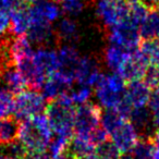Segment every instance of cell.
Instances as JSON below:
<instances>
[{
  "label": "cell",
  "instance_id": "obj_44",
  "mask_svg": "<svg viewBox=\"0 0 159 159\" xmlns=\"http://www.w3.org/2000/svg\"><path fill=\"white\" fill-rule=\"evenodd\" d=\"M155 66V68H156V71H157V74H158V76H159V61H157L156 63L154 64Z\"/></svg>",
  "mask_w": 159,
  "mask_h": 159
},
{
  "label": "cell",
  "instance_id": "obj_29",
  "mask_svg": "<svg viewBox=\"0 0 159 159\" xmlns=\"http://www.w3.org/2000/svg\"><path fill=\"white\" fill-rule=\"evenodd\" d=\"M137 51L150 66L155 64L159 61V40L144 39V42L139 44Z\"/></svg>",
  "mask_w": 159,
  "mask_h": 159
},
{
  "label": "cell",
  "instance_id": "obj_46",
  "mask_svg": "<svg viewBox=\"0 0 159 159\" xmlns=\"http://www.w3.org/2000/svg\"><path fill=\"white\" fill-rule=\"evenodd\" d=\"M2 159H22V158H16V157H11V156H3Z\"/></svg>",
  "mask_w": 159,
  "mask_h": 159
},
{
  "label": "cell",
  "instance_id": "obj_27",
  "mask_svg": "<svg viewBox=\"0 0 159 159\" xmlns=\"http://www.w3.org/2000/svg\"><path fill=\"white\" fill-rule=\"evenodd\" d=\"M150 7H148L142 0H129V16L128 20L137 27L145 20Z\"/></svg>",
  "mask_w": 159,
  "mask_h": 159
},
{
  "label": "cell",
  "instance_id": "obj_36",
  "mask_svg": "<svg viewBox=\"0 0 159 159\" xmlns=\"http://www.w3.org/2000/svg\"><path fill=\"white\" fill-rule=\"evenodd\" d=\"M24 0H0V7L3 8L9 13L20 9L24 6Z\"/></svg>",
  "mask_w": 159,
  "mask_h": 159
},
{
  "label": "cell",
  "instance_id": "obj_37",
  "mask_svg": "<svg viewBox=\"0 0 159 159\" xmlns=\"http://www.w3.org/2000/svg\"><path fill=\"white\" fill-rule=\"evenodd\" d=\"M147 106L150 111L159 107V86L152 89V93H150V97H149V100H148Z\"/></svg>",
  "mask_w": 159,
  "mask_h": 159
},
{
  "label": "cell",
  "instance_id": "obj_12",
  "mask_svg": "<svg viewBox=\"0 0 159 159\" xmlns=\"http://www.w3.org/2000/svg\"><path fill=\"white\" fill-rule=\"evenodd\" d=\"M73 83L74 81L71 77L57 71L47 77L40 89L46 99L53 100L70 91Z\"/></svg>",
  "mask_w": 159,
  "mask_h": 159
},
{
  "label": "cell",
  "instance_id": "obj_17",
  "mask_svg": "<svg viewBox=\"0 0 159 159\" xmlns=\"http://www.w3.org/2000/svg\"><path fill=\"white\" fill-rule=\"evenodd\" d=\"M0 86L5 87L14 95L24 91L26 87L24 79L14 64L10 63L0 69Z\"/></svg>",
  "mask_w": 159,
  "mask_h": 159
},
{
  "label": "cell",
  "instance_id": "obj_24",
  "mask_svg": "<svg viewBox=\"0 0 159 159\" xmlns=\"http://www.w3.org/2000/svg\"><path fill=\"white\" fill-rule=\"evenodd\" d=\"M130 52L132 51H129L117 45L109 44L104 51V62L107 68L110 69L112 72H117Z\"/></svg>",
  "mask_w": 159,
  "mask_h": 159
},
{
  "label": "cell",
  "instance_id": "obj_6",
  "mask_svg": "<svg viewBox=\"0 0 159 159\" xmlns=\"http://www.w3.org/2000/svg\"><path fill=\"white\" fill-rule=\"evenodd\" d=\"M96 16L107 30L110 29L128 19L129 0H99Z\"/></svg>",
  "mask_w": 159,
  "mask_h": 159
},
{
  "label": "cell",
  "instance_id": "obj_31",
  "mask_svg": "<svg viewBox=\"0 0 159 159\" xmlns=\"http://www.w3.org/2000/svg\"><path fill=\"white\" fill-rule=\"evenodd\" d=\"M68 95L70 97V99L72 100V102L77 106L83 105L85 102H89L92 97V89L86 85H80L75 89L71 87L70 91L68 92Z\"/></svg>",
  "mask_w": 159,
  "mask_h": 159
},
{
  "label": "cell",
  "instance_id": "obj_41",
  "mask_svg": "<svg viewBox=\"0 0 159 159\" xmlns=\"http://www.w3.org/2000/svg\"><path fill=\"white\" fill-rule=\"evenodd\" d=\"M152 159H159V145H155Z\"/></svg>",
  "mask_w": 159,
  "mask_h": 159
},
{
  "label": "cell",
  "instance_id": "obj_5",
  "mask_svg": "<svg viewBox=\"0 0 159 159\" xmlns=\"http://www.w3.org/2000/svg\"><path fill=\"white\" fill-rule=\"evenodd\" d=\"M107 38L109 44L117 45L129 51L136 50L141 44L139 27L131 23L128 19L108 29Z\"/></svg>",
  "mask_w": 159,
  "mask_h": 159
},
{
  "label": "cell",
  "instance_id": "obj_11",
  "mask_svg": "<svg viewBox=\"0 0 159 159\" xmlns=\"http://www.w3.org/2000/svg\"><path fill=\"white\" fill-rule=\"evenodd\" d=\"M32 61L36 70L46 79L57 72L59 68L57 51L49 46H40L38 49L34 50Z\"/></svg>",
  "mask_w": 159,
  "mask_h": 159
},
{
  "label": "cell",
  "instance_id": "obj_32",
  "mask_svg": "<svg viewBox=\"0 0 159 159\" xmlns=\"http://www.w3.org/2000/svg\"><path fill=\"white\" fill-rule=\"evenodd\" d=\"M95 149L99 159H120L121 157V152L118 149L117 146L112 142L108 139L99 144Z\"/></svg>",
  "mask_w": 159,
  "mask_h": 159
},
{
  "label": "cell",
  "instance_id": "obj_45",
  "mask_svg": "<svg viewBox=\"0 0 159 159\" xmlns=\"http://www.w3.org/2000/svg\"><path fill=\"white\" fill-rule=\"evenodd\" d=\"M38 0H24V2H26V3H35V2H37Z\"/></svg>",
  "mask_w": 159,
  "mask_h": 159
},
{
  "label": "cell",
  "instance_id": "obj_1",
  "mask_svg": "<svg viewBox=\"0 0 159 159\" xmlns=\"http://www.w3.org/2000/svg\"><path fill=\"white\" fill-rule=\"evenodd\" d=\"M52 130L47 117L43 113L22 120L19 126V142L27 154L45 152L52 139Z\"/></svg>",
  "mask_w": 159,
  "mask_h": 159
},
{
  "label": "cell",
  "instance_id": "obj_23",
  "mask_svg": "<svg viewBox=\"0 0 159 159\" xmlns=\"http://www.w3.org/2000/svg\"><path fill=\"white\" fill-rule=\"evenodd\" d=\"M95 148V145L91 142L89 135L82 134H75L74 136H71L68 146V150L76 159H81L94 152Z\"/></svg>",
  "mask_w": 159,
  "mask_h": 159
},
{
  "label": "cell",
  "instance_id": "obj_16",
  "mask_svg": "<svg viewBox=\"0 0 159 159\" xmlns=\"http://www.w3.org/2000/svg\"><path fill=\"white\" fill-rule=\"evenodd\" d=\"M152 89L145 83L144 80H136L129 82L125 87V97L133 108L147 107Z\"/></svg>",
  "mask_w": 159,
  "mask_h": 159
},
{
  "label": "cell",
  "instance_id": "obj_26",
  "mask_svg": "<svg viewBox=\"0 0 159 159\" xmlns=\"http://www.w3.org/2000/svg\"><path fill=\"white\" fill-rule=\"evenodd\" d=\"M155 143L150 136H139L133 148L130 150V155L133 159H152Z\"/></svg>",
  "mask_w": 159,
  "mask_h": 159
},
{
  "label": "cell",
  "instance_id": "obj_33",
  "mask_svg": "<svg viewBox=\"0 0 159 159\" xmlns=\"http://www.w3.org/2000/svg\"><path fill=\"white\" fill-rule=\"evenodd\" d=\"M71 137H66V136H62V135H56L55 139H51L50 143H49L48 147V154L51 157L58 156L61 152H66L68 149L69 146V142H70Z\"/></svg>",
  "mask_w": 159,
  "mask_h": 159
},
{
  "label": "cell",
  "instance_id": "obj_25",
  "mask_svg": "<svg viewBox=\"0 0 159 159\" xmlns=\"http://www.w3.org/2000/svg\"><path fill=\"white\" fill-rule=\"evenodd\" d=\"M18 119L11 117L0 118V146L7 145L16 141L19 134Z\"/></svg>",
  "mask_w": 159,
  "mask_h": 159
},
{
  "label": "cell",
  "instance_id": "obj_38",
  "mask_svg": "<svg viewBox=\"0 0 159 159\" xmlns=\"http://www.w3.org/2000/svg\"><path fill=\"white\" fill-rule=\"evenodd\" d=\"M152 112V123L154 129L159 128V107L154 110L150 111Z\"/></svg>",
  "mask_w": 159,
  "mask_h": 159
},
{
  "label": "cell",
  "instance_id": "obj_14",
  "mask_svg": "<svg viewBox=\"0 0 159 159\" xmlns=\"http://www.w3.org/2000/svg\"><path fill=\"white\" fill-rule=\"evenodd\" d=\"M31 21L42 20L52 24L55 21L59 20L61 16V8L55 0H38L37 2L32 3L29 7Z\"/></svg>",
  "mask_w": 159,
  "mask_h": 159
},
{
  "label": "cell",
  "instance_id": "obj_35",
  "mask_svg": "<svg viewBox=\"0 0 159 159\" xmlns=\"http://www.w3.org/2000/svg\"><path fill=\"white\" fill-rule=\"evenodd\" d=\"M10 31V13L0 7V38L7 36Z\"/></svg>",
  "mask_w": 159,
  "mask_h": 159
},
{
  "label": "cell",
  "instance_id": "obj_2",
  "mask_svg": "<svg viewBox=\"0 0 159 159\" xmlns=\"http://www.w3.org/2000/svg\"><path fill=\"white\" fill-rule=\"evenodd\" d=\"M46 117L50 128L56 135L71 137L74 132V104L70 99L68 92L46 106Z\"/></svg>",
  "mask_w": 159,
  "mask_h": 159
},
{
  "label": "cell",
  "instance_id": "obj_22",
  "mask_svg": "<svg viewBox=\"0 0 159 159\" xmlns=\"http://www.w3.org/2000/svg\"><path fill=\"white\" fill-rule=\"evenodd\" d=\"M139 35L143 39L159 40V10L150 8L145 20L139 27Z\"/></svg>",
  "mask_w": 159,
  "mask_h": 159
},
{
  "label": "cell",
  "instance_id": "obj_3",
  "mask_svg": "<svg viewBox=\"0 0 159 159\" xmlns=\"http://www.w3.org/2000/svg\"><path fill=\"white\" fill-rule=\"evenodd\" d=\"M94 86L96 98L105 109H116L125 95V81L117 72L102 74Z\"/></svg>",
  "mask_w": 159,
  "mask_h": 159
},
{
  "label": "cell",
  "instance_id": "obj_42",
  "mask_svg": "<svg viewBox=\"0 0 159 159\" xmlns=\"http://www.w3.org/2000/svg\"><path fill=\"white\" fill-rule=\"evenodd\" d=\"M81 159H99V157L97 156L96 152H92V154L87 155V156L83 157V158H81Z\"/></svg>",
  "mask_w": 159,
  "mask_h": 159
},
{
  "label": "cell",
  "instance_id": "obj_4",
  "mask_svg": "<svg viewBox=\"0 0 159 159\" xmlns=\"http://www.w3.org/2000/svg\"><path fill=\"white\" fill-rule=\"evenodd\" d=\"M46 98L36 89L22 91L16 94L14 102V117L18 120H25L30 117L43 113L46 109Z\"/></svg>",
  "mask_w": 159,
  "mask_h": 159
},
{
  "label": "cell",
  "instance_id": "obj_9",
  "mask_svg": "<svg viewBox=\"0 0 159 159\" xmlns=\"http://www.w3.org/2000/svg\"><path fill=\"white\" fill-rule=\"evenodd\" d=\"M111 142L117 146L118 149L123 152H129L139 139V133L135 126L128 119L122 121L110 133Z\"/></svg>",
  "mask_w": 159,
  "mask_h": 159
},
{
  "label": "cell",
  "instance_id": "obj_18",
  "mask_svg": "<svg viewBox=\"0 0 159 159\" xmlns=\"http://www.w3.org/2000/svg\"><path fill=\"white\" fill-rule=\"evenodd\" d=\"M33 52V44L25 35L13 36V38L9 40V56L14 66L23 60L31 58Z\"/></svg>",
  "mask_w": 159,
  "mask_h": 159
},
{
  "label": "cell",
  "instance_id": "obj_40",
  "mask_svg": "<svg viewBox=\"0 0 159 159\" xmlns=\"http://www.w3.org/2000/svg\"><path fill=\"white\" fill-rule=\"evenodd\" d=\"M142 1H144V2H145L146 5H147L148 7H150V8L156 7V6L158 5V2H159V0H142Z\"/></svg>",
  "mask_w": 159,
  "mask_h": 159
},
{
  "label": "cell",
  "instance_id": "obj_21",
  "mask_svg": "<svg viewBox=\"0 0 159 159\" xmlns=\"http://www.w3.org/2000/svg\"><path fill=\"white\" fill-rule=\"evenodd\" d=\"M31 25L29 7H21L20 9L10 13V32L13 36H22L27 33Z\"/></svg>",
  "mask_w": 159,
  "mask_h": 159
},
{
  "label": "cell",
  "instance_id": "obj_34",
  "mask_svg": "<svg viewBox=\"0 0 159 159\" xmlns=\"http://www.w3.org/2000/svg\"><path fill=\"white\" fill-rule=\"evenodd\" d=\"M108 133L102 128V126H97L95 130H93L89 134V137L91 139L92 143L95 145V147H97L99 144L104 143L108 139Z\"/></svg>",
  "mask_w": 159,
  "mask_h": 159
},
{
  "label": "cell",
  "instance_id": "obj_20",
  "mask_svg": "<svg viewBox=\"0 0 159 159\" xmlns=\"http://www.w3.org/2000/svg\"><path fill=\"white\" fill-rule=\"evenodd\" d=\"M57 40H60L63 44L73 45L79 39V26L77 23L70 16L63 18L58 22L57 27L55 29Z\"/></svg>",
  "mask_w": 159,
  "mask_h": 159
},
{
  "label": "cell",
  "instance_id": "obj_39",
  "mask_svg": "<svg viewBox=\"0 0 159 159\" xmlns=\"http://www.w3.org/2000/svg\"><path fill=\"white\" fill-rule=\"evenodd\" d=\"M150 137H152V139L154 141L155 145H159V128L155 129Z\"/></svg>",
  "mask_w": 159,
  "mask_h": 159
},
{
  "label": "cell",
  "instance_id": "obj_28",
  "mask_svg": "<svg viewBox=\"0 0 159 159\" xmlns=\"http://www.w3.org/2000/svg\"><path fill=\"white\" fill-rule=\"evenodd\" d=\"M126 120L123 118L116 109H105L100 115V126L110 135V133L121 123L122 121Z\"/></svg>",
  "mask_w": 159,
  "mask_h": 159
},
{
  "label": "cell",
  "instance_id": "obj_15",
  "mask_svg": "<svg viewBox=\"0 0 159 159\" xmlns=\"http://www.w3.org/2000/svg\"><path fill=\"white\" fill-rule=\"evenodd\" d=\"M57 55L58 62H59L58 71L71 77L74 81L75 70H76L80 58H81V55L79 53L77 49L71 44H63L57 51Z\"/></svg>",
  "mask_w": 159,
  "mask_h": 159
},
{
  "label": "cell",
  "instance_id": "obj_8",
  "mask_svg": "<svg viewBox=\"0 0 159 159\" xmlns=\"http://www.w3.org/2000/svg\"><path fill=\"white\" fill-rule=\"evenodd\" d=\"M149 66L150 64L142 57V55L136 49L130 52L117 73H119L123 77L125 82H132L136 80H143Z\"/></svg>",
  "mask_w": 159,
  "mask_h": 159
},
{
  "label": "cell",
  "instance_id": "obj_43",
  "mask_svg": "<svg viewBox=\"0 0 159 159\" xmlns=\"http://www.w3.org/2000/svg\"><path fill=\"white\" fill-rule=\"evenodd\" d=\"M120 159H133V158L130 155V152H123V155H121Z\"/></svg>",
  "mask_w": 159,
  "mask_h": 159
},
{
  "label": "cell",
  "instance_id": "obj_30",
  "mask_svg": "<svg viewBox=\"0 0 159 159\" xmlns=\"http://www.w3.org/2000/svg\"><path fill=\"white\" fill-rule=\"evenodd\" d=\"M14 94L0 86V118L11 117L14 112Z\"/></svg>",
  "mask_w": 159,
  "mask_h": 159
},
{
  "label": "cell",
  "instance_id": "obj_7",
  "mask_svg": "<svg viewBox=\"0 0 159 159\" xmlns=\"http://www.w3.org/2000/svg\"><path fill=\"white\" fill-rule=\"evenodd\" d=\"M100 110L99 106L93 102H85L77 106L74 112V128L75 134L89 135L93 130H95L100 123Z\"/></svg>",
  "mask_w": 159,
  "mask_h": 159
},
{
  "label": "cell",
  "instance_id": "obj_19",
  "mask_svg": "<svg viewBox=\"0 0 159 159\" xmlns=\"http://www.w3.org/2000/svg\"><path fill=\"white\" fill-rule=\"evenodd\" d=\"M128 120L135 126L137 132L141 133L139 136H152L154 126L152 123V112L149 108H133Z\"/></svg>",
  "mask_w": 159,
  "mask_h": 159
},
{
  "label": "cell",
  "instance_id": "obj_13",
  "mask_svg": "<svg viewBox=\"0 0 159 159\" xmlns=\"http://www.w3.org/2000/svg\"><path fill=\"white\" fill-rule=\"evenodd\" d=\"M26 37L34 45L37 46H49L57 40L55 29L51 23L42 20L31 21V25L26 33Z\"/></svg>",
  "mask_w": 159,
  "mask_h": 159
},
{
  "label": "cell",
  "instance_id": "obj_47",
  "mask_svg": "<svg viewBox=\"0 0 159 159\" xmlns=\"http://www.w3.org/2000/svg\"><path fill=\"white\" fill-rule=\"evenodd\" d=\"M156 7H157V9H158V10H159V2H158V5H157V6H156Z\"/></svg>",
  "mask_w": 159,
  "mask_h": 159
},
{
  "label": "cell",
  "instance_id": "obj_10",
  "mask_svg": "<svg viewBox=\"0 0 159 159\" xmlns=\"http://www.w3.org/2000/svg\"><path fill=\"white\" fill-rule=\"evenodd\" d=\"M100 75L102 73L97 60L89 56H81L74 74L75 82L92 87L97 83Z\"/></svg>",
  "mask_w": 159,
  "mask_h": 159
}]
</instances>
